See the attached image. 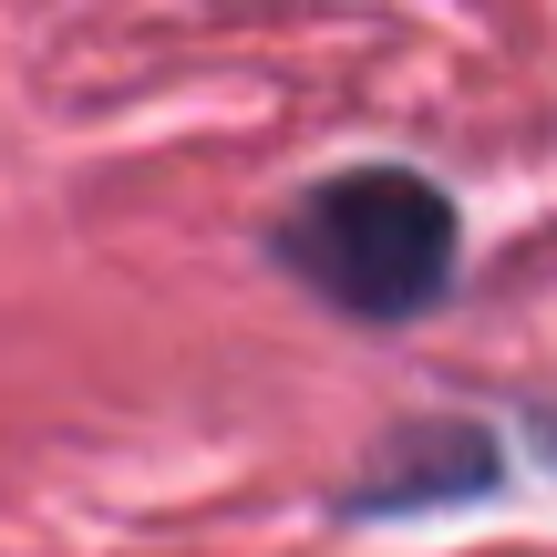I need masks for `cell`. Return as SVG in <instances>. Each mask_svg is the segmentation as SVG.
Instances as JSON below:
<instances>
[{
  "label": "cell",
  "instance_id": "1",
  "mask_svg": "<svg viewBox=\"0 0 557 557\" xmlns=\"http://www.w3.org/2000/svg\"><path fill=\"white\" fill-rule=\"evenodd\" d=\"M278 269L341 320L393 331L455 289V197L413 165H351L278 218Z\"/></svg>",
  "mask_w": 557,
  "mask_h": 557
},
{
  "label": "cell",
  "instance_id": "2",
  "mask_svg": "<svg viewBox=\"0 0 557 557\" xmlns=\"http://www.w3.org/2000/svg\"><path fill=\"white\" fill-rule=\"evenodd\" d=\"M496 485V444L485 423H413L403 444H382L372 475L351 485V517H403V506H455V496H485Z\"/></svg>",
  "mask_w": 557,
  "mask_h": 557
}]
</instances>
